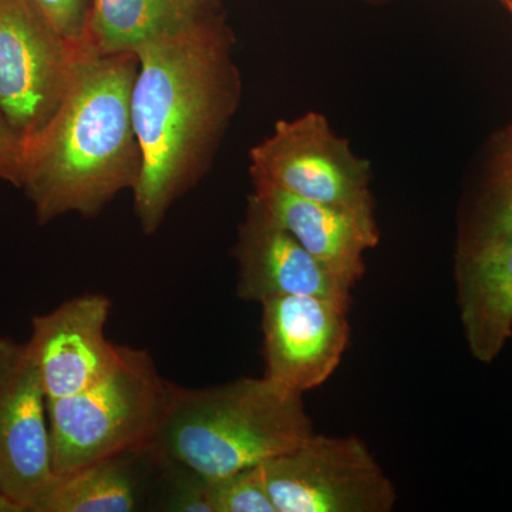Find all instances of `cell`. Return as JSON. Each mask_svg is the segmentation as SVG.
Here are the masks:
<instances>
[{
  "instance_id": "1",
  "label": "cell",
  "mask_w": 512,
  "mask_h": 512,
  "mask_svg": "<svg viewBox=\"0 0 512 512\" xmlns=\"http://www.w3.org/2000/svg\"><path fill=\"white\" fill-rule=\"evenodd\" d=\"M232 47L218 3L136 50L131 113L143 168L133 195L144 234H154L174 202L207 173L238 109L241 77Z\"/></svg>"
},
{
  "instance_id": "2",
  "label": "cell",
  "mask_w": 512,
  "mask_h": 512,
  "mask_svg": "<svg viewBox=\"0 0 512 512\" xmlns=\"http://www.w3.org/2000/svg\"><path fill=\"white\" fill-rule=\"evenodd\" d=\"M136 53L101 55L86 45L59 109L26 146L22 190L40 224L94 217L143 168L131 113Z\"/></svg>"
},
{
  "instance_id": "3",
  "label": "cell",
  "mask_w": 512,
  "mask_h": 512,
  "mask_svg": "<svg viewBox=\"0 0 512 512\" xmlns=\"http://www.w3.org/2000/svg\"><path fill=\"white\" fill-rule=\"evenodd\" d=\"M313 433L302 394L268 377L202 389L171 382L164 420L148 453L212 480L289 453Z\"/></svg>"
},
{
  "instance_id": "4",
  "label": "cell",
  "mask_w": 512,
  "mask_h": 512,
  "mask_svg": "<svg viewBox=\"0 0 512 512\" xmlns=\"http://www.w3.org/2000/svg\"><path fill=\"white\" fill-rule=\"evenodd\" d=\"M170 389L147 350L124 346L109 376L82 393L47 400L53 474L147 453L163 423Z\"/></svg>"
},
{
  "instance_id": "5",
  "label": "cell",
  "mask_w": 512,
  "mask_h": 512,
  "mask_svg": "<svg viewBox=\"0 0 512 512\" xmlns=\"http://www.w3.org/2000/svg\"><path fill=\"white\" fill-rule=\"evenodd\" d=\"M249 174L252 183L377 222L369 161L353 153L323 114L278 121L271 136L249 151Z\"/></svg>"
},
{
  "instance_id": "6",
  "label": "cell",
  "mask_w": 512,
  "mask_h": 512,
  "mask_svg": "<svg viewBox=\"0 0 512 512\" xmlns=\"http://www.w3.org/2000/svg\"><path fill=\"white\" fill-rule=\"evenodd\" d=\"M259 470L276 512H390L397 501L392 480L356 436L313 433Z\"/></svg>"
},
{
  "instance_id": "7",
  "label": "cell",
  "mask_w": 512,
  "mask_h": 512,
  "mask_svg": "<svg viewBox=\"0 0 512 512\" xmlns=\"http://www.w3.org/2000/svg\"><path fill=\"white\" fill-rule=\"evenodd\" d=\"M84 46L64 40L29 0H0V111L26 146L59 109Z\"/></svg>"
},
{
  "instance_id": "8",
  "label": "cell",
  "mask_w": 512,
  "mask_h": 512,
  "mask_svg": "<svg viewBox=\"0 0 512 512\" xmlns=\"http://www.w3.org/2000/svg\"><path fill=\"white\" fill-rule=\"evenodd\" d=\"M265 377L289 392L322 386L348 349L350 306L311 295L262 302Z\"/></svg>"
},
{
  "instance_id": "9",
  "label": "cell",
  "mask_w": 512,
  "mask_h": 512,
  "mask_svg": "<svg viewBox=\"0 0 512 512\" xmlns=\"http://www.w3.org/2000/svg\"><path fill=\"white\" fill-rule=\"evenodd\" d=\"M0 490L32 512L53 476L47 397L26 343L0 336Z\"/></svg>"
},
{
  "instance_id": "10",
  "label": "cell",
  "mask_w": 512,
  "mask_h": 512,
  "mask_svg": "<svg viewBox=\"0 0 512 512\" xmlns=\"http://www.w3.org/2000/svg\"><path fill=\"white\" fill-rule=\"evenodd\" d=\"M110 311V298L86 293L33 318L26 345L47 400L82 393L119 365L124 346L106 338Z\"/></svg>"
},
{
  "instance_id": "11",
  "label": "cell",
  "mask_w": 512,
  "mask_h": 512,
  "mask_svg": "<svg viewBox=\"0 0 512 512\" xmlns=\"http://www.w3.org/2000/svg\"><path fill=\"white\" fill-rule=\"evenodd\" d=\"M237 295L262 303L286 295H311L350 306L349 286L330 275L305 248L269 214L254 194L249 195L237 244Z\"/></svg>"
},
{
  "instance_id": "12",
  "label": "cell",
  "mask_w": 512,
  "mask_h": 512,
  "mask_svg": "<svg viewBox=\"0 0 512 512\" xmlns=\"http://www.w3.org/2000/svg\"><path fill=\"white\" fill-rule=\"evenodd\" d=\"M454 281L468 350L491 365L512 338V231L458 245Z\"/></svg>"
},
{
  "instance_id": "13",
  "label": "cell",
  "mask_w": 512,
  "mask_h": 512,
  "mask_svg": "<svg viewBox=\"0 0 512 512\" xmlns=\"http://www.w3.org/2000/svg\"><path fill=\"white\" fill-rule=\"evenodd\" d=\"M252 194L330 275L350 289L366 272L365 255L379 244L377 222L360 220L349 212L303 200L264 183Z\"/></svg>"
},
{
  "instance_id": "14",
  "label": "cell",
  "mask_w": 512,
  "mask_h": 512,
  "mask_svg": "<svg viewBox=\"0 0 512 512\" xmlns=\"http://www.w3.org/2000/svg\"><path fill=\"white\" fill-rule=\"evenodd\" d=\"M217 0H93L87 45L101 55L136 53L148 40L190 25Z\"/></svg>"
},
{
  "instance_id": "15",
  "label": "cell",
  "mask_w": 512,
  "mask_h": 512,
  "mask_svg": "<svg viewBox=\"0 0 512 512\" xmlns=\"http://www.w3.org/2000/svg\"><path fill=\"white\" fill-rule=\"evenodd\" d=\"M144 453L97 461L66 474H53L32 512H133L143 500L137 461Z\"/></svg>"
},
{
  "instance_id": "16",
  "label": "cell",
  "mask_w": 512,
  "mask_h": 512,
  "mask_svg": "<svg viewBox=\"0 0 512 512\" xmlns=\"http://www.w3.org/2000/svg\"><path fill=\"white\" fill-rule=\"evenodd\" d=\"M512 231V128L505 131L495 153L490 175L478 195L461 244L483 241Z\"/></svg>"
},
{
  "instance_id": "17",
  "label": "cell",
  "mask_w": 512,
  "mask_h": 512,
  "mask_svg": "<svg viewBox=\"0 0 512 512\" xmlns=\"http://www.w3.org/2000/svg\"><path fill=\"white\" fill-rule=\"evenodd\" d=\"M211 512H276L259 466L208 480Z\"/></svg>"
},
{
  "instance_id": "18",
  "label": "cell",
  "mask_w": 512,
  "mask_h": 512,
  "mask_svg": "<svg viewBox=\"0 0 512 512\" xmlns=\"http://www.w3.org/2000/svg\"><path fill=\"white\" fill-rule=\"evenodd\" d=\"M163 473V508L165 511L211 512L208 503V478L183 464L151 457Z\"/></svg>"
},
{
  "instance_id": "19",
  "label": "cell",
  "mask_w": 512,
  "mask_h": 512,
  "mask_svg": "<svg viewBox=\"0 0 512 512\" xmlns=\"http://www.w3.org/2000/svg\"><path fill=\"white\" fill-rule=\"evenodd\" d=\"M33 8L67 42L87 45L93 0H29Z\"/></svg>"
},
{
  "instance_id": "20",
  "label": "cell",
  "mask_w": 512,
  "mask_h": 512,
  "mask_svg": "<svg viewBox=\"0 0 512 512\" xmlns=\"http://www.w3.org/2000/svg\"><path fill=\"white\" fill-rule=\"evenodd\" d=\"M26 143L0 111V180L22 187Z\"/></svg>"
},
{
  "instance_id": "21",
  "label": "cell",
  "mask_w": 512,
  "mask_h": 512,
  "mask_svg": "<svg viewBox=\"0 0 512 512\" xmlns=\"http://www.w3.org/2000/svg\"><path fill=\"white\" fill-rule=\"evenodd\" d=\"M0 512H25L22 505L16 503L12 497L0 490Z\"/></svg>"
},
{
  "instance_id": "22",
  "label": "cell",
  "mask_w": 512,
  "mask_h": 512,
  "mask_svg": "<svg viewBox=\"0 0 512 512\" xmlns=\"http://www.w3.org/2000/svg\"><path fill=\"white\" fill-rule=\"evenodd\" d=\"M498 2H500L501 5H503L504 8L508 10V13L512 12V0H498Z\"/></svg>"
},
{
  "instance_id": "23",
  "label": "cell",
  "mask_w": 512,
  "mask_h": 512,
  "mask_svg": "<svg viewBox=\"0 0 512 512\" xmlns=\"http://www.w3.org/2000/svg\"><path fill=\"white\" fill-rule=\"evenodd\" d=\"M0 483H2V463H0Z\"/></svg>"
},
{
  "instance_id": "24",
  "label": "cell",
  "mask_w": 512,
  "mask_h": 512,
  "mask_svg": "<svg viewBox=\"0 0 512 512\" xmlns=\"http://www.w3.org/2000/svg\"><path fill=\"white\" fill-rule=\"evenodd\" d=\"M370 2H379V0H370Z\"/></svg>"
},
{
  "instance_id": "25",
  "label": "cell",
  "mask_w": 512,
  "mask_h": 512,
  "mask_svg": "<svg viewBox=\"0 0 512 512\" xmlns=\"http://www.w3.org/2000/svg\"><path fill=\"white\" fill-rule=\"evenodd\" d=\"M510 15H511V18H512V12L510 13Z\"/></svg>"
}]
</instances>
